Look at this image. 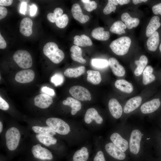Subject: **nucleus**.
I'll use <instances>...</instances> for the list:
<instances>
[{
  "label": "nucleus",
  "instance_id": "50",
  "mask_svg": "<svg viewBox=\"0 0 161 161\" xmlns=\"http://www.w3.org/2000/svg\"><path fill=\"white\" fill-rule=\"evenodd\" d=\"M4 123L1 120L0 121V134L1 136L4 131Z\"/></svg>",
  "mask_w": 161,
  "mask_h": 161
},
{
  "label": "nucleus",
  "instance_id": "36",
  "mask_svg": "<svg viewBox=\"0 0 161 161\" xmlns=\"http://www.w3.org/2000/svg\"><path fill=\"white\" fill-rule=\"evenodd\" d=\"M69 21L68 16L66 14H64L58 18L55 22L56 26L58 27L63 28L67 25Z\"/></svg>",
  "mask_w": 161,
  "mask_h": 161
},
{
  "label": "nucleus",
  "instance_id": "35",
  "mask_svg": "<svg viewBox=\"0 0 161 161\" xmlns=\"http://www.w3.org/2000/svg\"><path fill=\"white\" fill-rule=\"evenodd\" d=\"M91 64L93 66L97 69L104 68L109 65L108 61L102 59H93L91 61Z\"/></svg>",
  "mask_w": 161,
  "mask_h": 161
},
{
  "label": "nucleus",
  "instance_id": "15",
  "mask_svg": "<svg viewBox=\"0 0 161 161\" xmlns=\"http://www.w3.org/2000/svg\"><path fill=\"white\" fill-rule=\"evenodd\" d=\"M84 120L87 124L90 123L93 120L98 124H101L103 121L102 117L99 115L94 108H91L87 109L85 115Z\"/></svg>",
  "mask_w": 161,
  "mask_h": 161
},
{
  "label": "nucleus",
  "instance_id": "9",
  "mask_svg": "<svg viewBox=\"0 0 161 161\" xmlns=\"http://www.w3.org/2000/svg\"><path fill=\"white\" fill-rule=\"evenodd\" d=\"M105 149L107 153L111 156L118 160L125 159L126 154L116 146L112 143H109L106 144Z\"/></svg>",
  "mask_w": 161,
  "mask_h": 161
},
{
  "label": "nucleus",
  "instance_id": "7",
  "mask_svg": "<svg viewBox=\"0 0 161 161\" xmlns=\"http://www.w3.org/2000/svg\"><path fill=\"white\" fill-rule=\"evenodd\" d=\"M143 134L138 129L133 130L130 134L129 148L130 152L133 155L138 154L140 151L141 142Z\"/></svg>",
  "mask_w": 161,
  "mask_h": 161
},
{
  "label": "nucleus",
  "instance_id": "41",
  "mask_svg": "<svg viewBox=\"0 0 161 161\" xmlns=\"http://www.w3.org/2000/svg\"><path fill=\"white\" fill-rule=\"evenodd\" d=\"M41 91L51 96H53L55 94L54 90L47 86H44L41 88Z\"/></svg>",
  "mask_w": 161,
  "mask_h": 161
},
{
  "label": "nucleus",
  "instance_id": "20",
  "mask_svg": "<svg viewBox=\"0 0 161 161\" xmlns=\"http://www.w3.org/2000/svg\"><path fill=\"white\" fill-rule=\"evenodd\" d=\"M62 103L63 105L70 106L71 108V113L72 115L76 114L81 108L80 102L71 97H67L66 100L63 101Z\"/></svg>",
  "mask_w": 161,
  "mask_h": 161
},
{
  "label": "nucleus",
  "instance_id": "3",
  "mask_svg": "<svg viewBox=\"0 0 161 161\" xmlns=\"http://www.w3.org/2000/svg\"><path fill=\"white\" fill-rule=\"evenodd\" d=\"M44 54L52 61L55 64H58L64 59V54L59 49L57 45L52 42L46 44L43 49Z\"/></svg>",
  "mask_w": 161,
  "mask_h": 161
},
{
  "label": "nucleus",
  "instance_id": "17",
  "mask_svg": "<svg viewBox=\"0 0 161 161\" xmlns=\"http://www.w3.org/2000/svg\"><path fill=\"white\" fill-rule=\"evenodd\" d=\"M71 11L74 18L81 23H85L89 19L88 16L83 14L80 6L78 4L75 3L72 5Z\"/></svg>",
  "mask_w": 161,
  "mask_h": 161
},
{
  "label": "nucleus",
  "instance_id": "4",
  "mask_svg": "<svg viewBox=\"0 0 161 161\" xmlns=\"http://www.w3.org/2000/svg\"><path fill=\"white\" fill-rule=\"evenodd\" d=\"M131 43V39L129 37L123 36L112 41L109 47L116 55H123L128 52Z\"/></svg>",
  "mask_w": 161,
  "mask_h": 161
},
{
  "label": "nucleus",
  "instance_id": "32",
  "mask_svg": "<svg viewBox=\"0 0 161 161\" xmlns=\"http://www.w3.org/2000/svg\"><path fill=\"white\" fill-rule=\"evenodd\" d=\"M87 73V80L88 82L94 85L98 84L101 82V77L99 71L90 70Z\"/></svg>",
  "mask_w": 161,
  "mask_h": 161
},
{
  "label": "nucleus",
  "instance_id": "1",
  "mask_svg": "<svg viewBox=\"0 0 161 161\" xmlns=\"http://www.w3.org/2000/svg\"><path fill=\"white\" fill-rule=\"evenodd\" d=\"M27 135V129L22 128L17 123H8L1 136L6 150L13 154L21 149Z\"/></svg>",
  "mask_w": 161,
  "mask_h": 161
},
{
  "label": "nucleus",
  "instance_id": "14",
  "mask_svg": "<svg viewBox=\"0 0 161 161\" xmlns=\"http://www.w3.org/2000/svg\"><path fill=\"white\" fill-rule=\"evenodd\" d=\"M108 107L112 116L115 118H120L123 114V110L120 104L115 98H112L109 101Z\"/></svg>",
  "mask_w": 161,
  "mask_h": 161
},
{
  "label": "nucleus",
  "instance_id": "23",
  "mask_svg": "<svg viewBox=\"0 0 161 161\" xmlns=\"http://www.w3.org/2000/svg\"><path fill=\"white\" fill-rule=\"evenodd\" d=\"M121 19L123 21L125 22V25L129 29L137 27L140 23V20L138 18L131 17L127 13H125L122 14Z\"/></svg>",
  "mask_w": 161,
  "mask_h": 161
},
{
  "label": "nucleus",
  "instance_id": "19",
  "mask_svg": "<svg viewBox=\"0 0 161 161\" xmlns=\"http://www.w3.org/2000/svg\"><path fill=\"white\" fill-rule=\"evenodd\" d=\"M108 61L109 65L115 75L118 77L124 75L126 71L124 67L119 64L116 58H110Z\"/></svg>",
  "mask_w": 161,
  "mask_h": 161
},
{
  "label": "nucleus",
  "instance_id": "52",
  "mask_svg": "<svg viewBox=\"0 0 161 161\" xmlns=\"http://www.w3.org/2000/svg\"><path fill=\"white\" fill-rule=\"evenodd\" d=\"M147 1V0H133L132 2L134 4H137L139 3H141L142 2H145Z\"/></svg>",
  "mask_w": 161,
  "mask_h": 161
},
{
  "label": "nucleus",
  "instance_id": "45",
  "mask_svg": "<svg viewBox=\"0 0 161 161\" xmlns=\"http://www.w3.org/2000/svg\"><path fill=\"white\" fill-rule=\"evenodd\" d=\"M27 3L22 2L21 3L20 12V13L24 15H25L27 11Z\"/></svg>",
  "mask_w": 161,
  "mask_h": 161
},
{
  "label": "nucleus",
  "instance_id": "12",
  "mask_svg": "<svg viewBox=\"0 0 161 161\" xmlns=\"http://www.w3.org/2000/svg\"><path fill=\"white\" fill-rule=\"evenodd\" d=\"M52 98L48 95L41 94L36 96L34 99L35 105L41 109H46L52 103Z\"/></svg>",
  "mask_w": 161,
  "mask_h": 161
},
{
  "label": "nucleus",
  "instance_id": "27",
  "mask_svg": "<svg viewBox=\"0 0 161 161\" xmlns=\"http://www.w3.org/2000/svg\"><path fill=\"white\" fill-rule=\"evenodd\" d=\"M153 69L151 66H148L143 72V83L144 85H147L155 79V76L153 74Z\"/></svg>",
  "mask_w": 161,
  "mask_h": 161
},
{
  "label": "nucleus",
  "instance_id": "39",
  "mask_svg": "<svg viewBox=\"0 0 161 161\" xmlns=\"http://www.w3.org/2000/svg\"><path fill=\"white\" fill-rule=\"evenodd\" d=\"M9 108V105L8 103L0 96V109L4 111H7L8 110Z\"/></svg>",
  "mask_w": 161,
  "mask_h": 161
},
{
  "label": "nucleus",
  "instance_id": "10",
  "mask_svg": "<svg viewBox=\"0 0 161 161\" xmlns=\"http://www.w3.org/2000/svg\"><path fill=\"white\" fill-rule=\"evenodd\" d=\"M161 105L160 99L156 98L143 103L141 106L140 111L144 114L151 113L157 110Z\"/></svg>",
  "mask_w": 161,
  "mask_h": 161
},
{
  "label": "nucleus",
  "instance_id": "47",
  "mask_svg": "<svg viewBox=\"0 0 161 161\" xmlns=\"http://www.w3.org/2000/svg\"><path fill=\"white\" fill-rule=\"evenodd\" d=\"M7 46V43L2 36L1 33L0 34V49H4Z\"/></svg>",
  "mask_w": 161,
  "mask_h": 161
},
{
  "label": "nucleus",
  "instance_id": "33",
  "mask_svg": "<svg viewBox=\"0 0 161 161\" xmlns=\"http://www.w3.org/2000/svg\"><path fill=\"white\" fill-rule=\"evenodd\" d=\"M127 28L125 24L121 21H118L112 24L110 29L112 33L118 35H121L126 33L125 30Z\"/></svg>",
  "mask_w": 161,
  "mask_h": 161
},
{
  "label": "nucleus",
  "instance_id": "30",
  "mask_svg": "<svg viewBox=\"0 0 161 161\" xmlns=\"http://www.w3.org/2000/svg\"><path fill=\"white\" fill-rule=\"evenodd\" d=\"M85 71V68L83 66L75 68H69L65 71L64 74L68 77L76 78L83 74Z\"/></svg>",
  "mask_w": 161,
  "mask_h": 161
},
{
  "label": "nucleus",
  "instance_id": "42",
  "mask_svg": "<svg viewBox=\"0 0 161 161\" xmlns=\"http://www.w3.org/2000/svg\"><path fill=\"white\" fill-rule=\"evenodd\" d=\"M152 10L154 14H160L161 15V3L154 6L152 7Z\"/></svg>",
  "mask_w": 161,
  "mask_h": 161
},
{
  "label": "nucleus",
  "instance_id": "24",
  "mask_svg": "<svg viewBox=\"0 0 161 161\" xmlns=\"http://www.w3.org/2000/svg\"><path fill=\"white\" fill-rule=\"evenodd\" d=\"M103 27H98L94 29L92 31V36L98 40L104 41L108 40L110 37V34L108 31H104Z\"/></svg>",
  "mask_w": 161,
  "mask_h": 161
},
{
  "label": "nucleus",
  "instance_id": "49",
  "mask_svg": "<svg viewBox=\"0 0 161 161\" xmlns=\"http://www.w3.org/2000/svg\"><path fill=\"white\" fill-rule=\"evenodd\" d=\"M117 1L118 4L121 5L127 4L130 1L129 0H117Z\"/></svg>",
  "mask_w": 161,
  "mask_h": 161
},
{
  "label": "nucleus",
  "instance_id": "34",
  "mask_svg": "<svg viewBox=\"0 0 161 161\" xmlns=\"http://www.w3.org/2000/svg\"><path fill=\"white\" fill-rule=\"evenodd\" d=\"M53 12L49 13L47 16L48 20L52 23L55 22L57 19L63 15V10L61 8L58 7L55 9Z\"/></svg>",
  "mask_w": 161,
  "mask_h": 161
},
{
  "label": "nucleus",
  "instance_id": "26",
  "mask_svg": "<svg viewBox=\"0 0 161 161\" xmlns=\"http://www.w3.org/2000/svg\"><path fill=\"white\" fill-rule=\"evenodd\" d=\"M159 43V35L157 31H156L148 39L147 45L148 49L155 51L157 49Z\"/></svg>",
  "mask_w": 161,
  "mask_h": 161
},
{
  "label": "nucleus",
  "instance_id": "5",
  "mask_svg": "<svg viewBox=\"0 0 161 161\" xmlns=\"http://www.w3.org/2000/svg\"><path fill=\"white\" fill-rule=\"evenodd\" d=\"M28 127L27 130L30 132L55 137L57 134L47 126L39 121H27Z\"/></svg>",
  "mask_w": 161,
  "mask_h": 161
},
{
  "label": "nucleus",
  "instance_id": "40",
  "mask_svg": "<svg viewBox=\"0 0 161 161\" xmlns=\"http://www.w3.org/2000/svg\"><path fill=\"white\" fill-rule=\"evenodd\" d=\"M94 161H106L103 151H99L97 152L94 157Z\"/></svg>",
  "mask_w": 161,
  "mask_h": 161
},
{
  "label": "nucleus",
  "instance_id": "6",
  "mask_svg": "<svg viewBox=\"0 0 161 161\" xmlns=\"http://www.w3.org/2000/svg\"><path fill=\"white\" fill-rule=\"evenodd\" d=\"M13 58L17 65L22 68H29L32 66V58L29 53L26 50L16 51L13 55Z\"/></svg>",
  "mask_w": 161,
  "mask_h": 161
},
{
  "label": "nucleus",
  "instance_id": "48",
  "mask_svg": "<svg viewBox=\"0 0 161 161\" xmlns=\"http://www.w3.org/2000/svg\"><path fill=\"white\" fill-rule=\"evenodd\" d=\"M90 3H84L85 9L88 12H91L93 10Z\"/></svg>",
  "mask_w": 161,
  "mask_h": 161
},
{
  "label": "nucleus",
  "instance_id": "31",
  "mask_svg": "<svg viewBox=\"0 0 161 161\" xmlns=\"http://www.w3.org/2000/svg\"><path fill=\"white\" fill-rule=\"evenodd\" d=\"M89 157V152L87 148L83 147L77 150L73 156V161H87Z\"/></svg>",
  "mask_w": 161,
  "mask_h": 161
},
{
  "label": "nucleus",
  "instance_id": "22",
  "mask_svg": "<svg viewBox=\"0 0 161 161\" xmlns=\"http://www.w3.org/2000/svg\"><path fill=\"white\" fill-rule=\"evenodd\" d=\"M114 86L116 88L126 93H130L133 90V87L132 84L123 79L116 80L115 82Z\"/></svg>",
  "mask_w": 161,
  "mask_h": 161
},
{
  "label": "nucleus",
  "instance_id": "18",
  "mask_svg": "<svg viewBox=\"0 0 161 161\" xmlns=\"http://www.w3.org/2000/svg\"><path fill=\"white\" fill-rule=\"evenodd\" d=\"M33 22L29 18H23L20 23L19 30L20 32L23 35L28 37L32 34Z\"/></svg>",
  "mask_w": 161,
  "mask_h": 161
},
{
  "label": "nucleus",
  "instance_id": "53",
  "mask_svg": "<svg viewBox=\"0 0 161 161\" xmlns=\"http://www.w3.org/2000/svg\"><path fill=\"white\" fill-rule=\"evenodd\" d=\"M111 0L112 2L116 5H117L118 4L117 0Z\"/></svg>",
  "mask_w": 161,
  "mask_h": 161
},
{
  "label": "nucleus",
  "instance_id": "21",
  "mask_svg": "<svg viewBox=\"0 0 161 161\" xmlns=\"http://www.w3.org/2000/svg\"><path fill=\"white\" fill-rule=\"evenodd\" d=\"M160 18L157 16L153 17L148 25L146 31L147 37H149L160 27Z\"/></svg>",
  "mask_w": 161,
  "mask_h": 161
},
{
  "label": "nucleus",
  "instance_id": "2",
  "mask_svg": "<svg viewBox=\"0 0 161 161\" xmlns=\"http://www.w3.org/2000/svg\"><path fill=\"white\" fill-rule=\"evenodd\" d=\"M47 126L57 134L65 136L69 134L70 128L68 123L63 120L57 117H51L45 120L39 121Z\"/></svg>",
  "mask_w": 161,
  "mask_h": 161
},
{
  "label": "nucleus",
  "instance_id": "43",
  "mask_svg": "<svg viewBox=\"0 0 161 161\" xmlns=\"http://www.w3.org/2000/svg\"><path fill=\"white\" fill-rule=\"evenodd\" d=\"M7 10L4 7L0 6V19L3 18L7 16Z\"/></svg>",
  "mask_w": 161,
  "mask_h": 161
},
{
  "label": "nucleus",
  "instance_id": "38",
  "mask_svg": "<svg viewBox=\"0 0 161 161\" xmlns=\"http://www.w3.org/2000/svg\"><path fill=\"white\" fill-rule=\"evenodd\" d=\"M116 5L112 3L111 0L108 1V2L103 10V13L106 15L112 12H115Z\"/></svg>",
  "mask_w": 161,
  "mask_h": 161
},
{
  "label": "nucleus",
  "instance_id": "16",
  "mask_svg": "<svg viewBox=\"0 0 161 161\" xmlns=\"http://www.w3.org/2000/svg\"><path fill=\"white\" fill-rule=\"evenodd\" d=\"M142 98L140 96L132 97L126 103L123 109V112L126 114L130 113L137 109L140 105Z\"/></svg>",
  "mask_w": 161,
  "mask_h": 161
},
{
  "label": "nucleus",
  "instance_id": "28",
  "mask_svg": "<svg viewBox=\"0 0 161 161\" xmlns=\"http://www.w3.org/2000/svg\"><path fill=\"white\" fill-rule=\"evenodd\" d=\"M74 38L73 43L76 46L86 47L91 46L92 44L90 38L85 35L83 34L80 36L77 35Z\"/></svg>",
  "mask_w": 161,
  "mask_h": 161
},
{
  "label": "nucleus",
  "instance_id": "25",
  "mask_svg": "<svg viewBox=\"0 0 161 161\" xmlns=\"http://www.w3.org/2000/svg\"><path fill=\"white\" fill-rule=\"evenodd\" d=\"M70 51L72 52L71 57L73 61L83 64L86 63V60L82 57L81 48L78 46L73 45L71 47Z\"/></svg>",
  "mask_w": 161,
  "mask_h": 161
},
{
  "label": "nucleus",
  "instance_id": "13",
  "mask_svg": "<svg viewBox=\"0 0 161 161\" xmlns=\"http://www.w3.org/2000/svg\"><path fill=\"white\" fill-rule=\"evenodd\" d=\"M110 139L112 143L123 152H125L128 149L129 144L128 141L119 133H113L110 137Z\"/></svg>",
  "mask_w": 161,
  "mask_h": 161
},
{
  "label": "nucleus",
  "instance_id": "55",
  "mask_svg": "<svg viewBox=\"0 0 161 161\" xmlns=\"http://www.w3.org/2000/svg\"><path fill=\"white\" fill-rule=\"evenodd\" d=\"M19 1L21 3L22 2H26L27 3L30 1L29 0H19Z\"/></svg>",
  "mask_w": 161,
  "mask_h": 161
},
{
  "label": "nucleus",
  "instance_id": "56",
  "mask_svg": "<svg viewBox=\"0 0 161 161\" xmlns=\"http://www.w3.org/2000/svg\"><path fill=\"white\" fill-rule=\"evenodd\" d=\"M159 49H160V51L161 52V43L160 44V47H159Z\"/></svg>",
  "mask_w": 161,
  "mask_h": 161
},
{
  "label": "nucleus",
  "instance_id": "8",
  "mask_svg": "<svg viewBox=\"0 0 161 161\" xmlns=\"http://www.w3.org/2000/svg\"><path fill=\"white\" fill-rule=\"evenodd\" d=\"M69 92L75 99L82 101L89 100L91 98V95L86 88L80 86H75L71 87Z\"/></svg>",
  "mask_w": 161,
  "mask_h": 161
},
{
  "label": "nucleus",
  "instance_id": "37",
  "mask_svg": "<svg viewBox=\"0 0 161 161\" xmlns=\"http://www.w3.org/2000/svg\"><path fill=\"white\" fill-rule=\"evenodd\" d=\"M64 80V77L60 73L55 74L52 77L51 79V82L56 86L61 85L63 83Z\"/></svg>",
  "mask_w": 161,
  "mask_h": 161
},
{
  "label": "nucleus",
  "instance_id": "51",
  "mask_svg": "<svg viewBox=\"0 0 161 161\" xmlns=\"http://www.w3.org/2000/svg\"><path fill=\"white\" fill-rule=\"evenodd\" d=\"M93 10L95 9L97 7V3L94 1H90V3Z\"/></svg>",
  "mask_w": 161,
  "mask_h": 161
},
{
  "label": "nucleus",
  "instance_id": "54",
  "mask_svg": "<svg viewBox=\"0 0 161 161\" xmlns=\"http://www.w3.org/2000/svg\"><path fill=\"white\" fill-rule=\"evenodd\" d=\"M81 1L84 3H89L90 2V1L89 0H82Z\"/></svg>",
  "mask_w": 161,
  "mask_h": 161
},
{
  "label": "nucleus",
  "instance_id": "29",
  "mask_svg": "<svg viewBox=\"0 0 161 161\" xmlns=\"http://www.w3.org/2000/svg\"><path fill=\"white\" fill-rule=\"evenodd\" d=\"M148 62V58L145 55H141L138 60H136L135 61V64L137 66L134 72L135 76H139L141 75L145 69Z\"/></svg>",
  "mask_w": 161,
  "mask_h": 161
},
{
  "label": "nucleus",
  "instance_id": "11",
  "mask_svg": "<svg viewBox=\"0 0 161 161\" xmlns=\"http://www.w3.org/2000/svg\"><path fill=\"white\" fill-rule=\"evenodd\" d=\"M35 74L33 70L27 69L20 71L15 76V80L21 83H27L32 81L34 79Z\"/></svg>",
  "mask_w": 161,
  "mask_h": 161
},
{
  "label": "nucleus",
  "instance_id": "44",
  "mask_svg": "<svg viewBox=\"0 0 161 161\" xmlns=\"http://www.w3.org/2000/svg\"><path fill=\"white\" fill-rule=\"evenodd\" d=\"M30 15L31 16H34L36 13L37 7L36 6L32 4L30 6Z\"/></svg>",
  "mask_w": 161,
  "mask_h": 161
},
{
  "label": "nucleus",
  "instance_id": "46",
  "mask_svg": "<svg viewBox=\"0 0 161 161\" xmlns=\"http://www.w3.org/2000/svg\"><path fill=\"white\" fill-rule=\"evenodd\" d=\"M13 2L12 0H0V5L1 6H9Z\"/></svg>",
  "mask_w": 161,
  "mask_h": 161
}]
</instances>
